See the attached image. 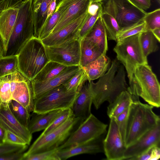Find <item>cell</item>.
Wrapping results in <instances>:
<instances>
[{"mask_svg": "<svg viewBox=\"0 0 160 160\" xmlns=\"http://www.w3.org/2000/svg\"><path fill=\"white\" fill-rule=\"evenodd\" d=\"M89 84L92 103L97 109L105 102H112L122 92L127 90L128 86L125 68L116 58L111 61L109 68L104 75L95 82L89 81Z\"/></svg>", "mask_w": 160, "mask_h": 160, "instance_id": "6da1fadb", "label": "cell"}, {"mask_svg": "<svg viewBox=\"0 0 160 160\" xmlns=\"http://www.w3.org/2000/svg\"><path fill=\"white\" fill-rule=\"evenodd\" d=\"M129 107L125 143L127 147L160 122L159 117L152 110V105L133 99Z\"/></svg>", "mask_w": 160, "mask_h": 160, "instance_id": "7a4b0ae2", "label": "cell"}, {"mask_svg": "<svg viewBox=\"0 0 160 160\" xmlns=\"http://www.w3.org/2000/svg\"><path fill=\"white\" fill-rule=\"evenodd\" d=\"M129 83L127 90L132 95L141 97L153 107H160L159 83L148 63L136 68Z\"/></svg>", "mask_w": 160, "mask_h": 160, "instance_id": "3957f363", "label": "cell"}, {"mask_svg": "<svg viewBox=\"0 0 160 160\" xmlns=\"http://www.w3.org/2000/svg\"><path fill=\"white\" fill-rule=\"evenodd\" d=\"M33 0H24L18 13L3 56L17 55L25 43L34 37Z\"/></svg>", "mask_w": 160, "mask_h": 160, "instance_id": "277c9868", "label": "cell"}, {"mask_svg": "<svg viewBox=\"0 0 160 160\" xmlns=\"http://www.w3.org/2000/svg\"><path fill=\"white\" fill-rule=\"evenodd\" d=\"M17 56L19 72L31 81L49 61L45 46L34 36L25 43Z\"/></svg>", "mask_w": 160, "mask_h": 160, "instance_id": "5b68a950", "label": "cell"}, {"mask_svg": "<svg viewBox=\"0 0 160 160\" xmlns=\"http://www.w3.org/2000/svg\"><path fill=\"white\" fill-rule=\"evenodd\" d=\"M140 33L126 38L117 42L113 48L117 59L123 66L129 82L136 68L139 65L148 63L140 41Z\"/></svg>", "mask_w": 160, "mask_h": 160, "instance_id": "8992f818", "label": "cell"}, {"mask_svg": "<svg viewBox=\"0 0 160 160\" xmlns=\"http://www.w3.org/2000/svg\"><path fill=\"white\" fill-rule=\"evenodd\" d=\"M82 121L80 119L75 118L73 115L50 132L43 135H40L28 151L24 153L23 158L30 154L59 147L67 140L79 122Z\"/></svg>", "mask_w": 160, "mask_h": 160, "instance_id": "52a82bcc", "label": "cell"}, {"mask_svg": "<svg viewBox=\"0 0 160 160\" xmlns=\"http://www.w3.org/2000/svg\"><path fill=\"white\" fill-rule=\"evenodd\" d=\"M79 92L68 91L63 85L58 86L34 100L32 112L41 114L71 108Z\"/></svg>", "mask_w": 160, "mask_h": 160, "instance_id": "ba28073f", "label": "cell"}, {"mask_svg": "<svg viewBox=\"0 0 160 160\" xmlns=\"http://www.w3.org/2000/svg\"><path fill=\"white\" fill-rule=\"evenodd\" d=\"M108 125L99 120L92 113L71 134L59 150L83 143L105 135Z\"/></svg>", "mask_w": 160, "mask_h": 160, "instance_id": "9c48e42d", "label": "cell"}, {"mask_svg": "<svg viewBox=\"0 0 160 160\" xmlns=\"http://www.w3.org/2000/svg\"><path fill=\"white\" fill-rule=\"evenodd\" d=\"M45 46L49 61L67 67L80 66L79 39L71 40L56 46Z\"/></svg>", "mask_w": 160, "mask_h": 160, "instance_id": "30bf717a", "label": "cell"}, {"mask_svg": "<svg viewBox=\"0 0 160 160\" xmlns=\"http://www.w3.org/2000/svg\"><path fill=\"white\" fill-rule=\"evenodd\" d=\"M23 1L0 0V36L4 47V54Z\"/></svg>", "mask_w": 160, "mask_h": 160, "instance_id": "8fae6325", "label": "cell"}, {"mask_svg": "<svg viewBox=\"0 0 160 160\" xmlns=\"http://www.w3.org/2000/svg\"><path fill=\"white\" fill-rule=\"evenodd\" d=\"M103 152L108 160H123L127 148L115 118L110 119L107 133L103 141Z\"/></svg>", "mask_w": 160, "mask_h": 160, "instance_id": "7c38bea8", "label": "cell"}, {"mask_svg": "<svg viewBox=\"0 0 160 160\" xmlns=\"http://www.w3.org/2000/svg\"><path fill=\"white\" fill-rule=\"evenodd\" d=\"M88 16L87 11L84 14L61 29L41 40L42 42L45 46H51L57 45L71 40L79 39L80 30Z\"/></svg>", "mask_w": 160, "mask_h": 160, "instance_id": "4fadbf2b", "label": "cell"}, {"mask_svg": "<svg viewBox=\"0 0 160 160\" xmlns=\"http://www.w3.org/2000/svg\"><path fill=\"white\" fill-rule=\"evenodd\" d=\"M116 19L120 29L143 20L146 12L128 0H112Z\"/></svg>", "mask_w": 160, "mask_h": 160, "instance_id": "5bb4252c", "label": "cell"}, {"mask_svg": "<svg viewBox=\"0 0 160 160\" xmlns=\"http://www.w3.org/2000/svg\"><path fill=\"white\" fill-rule=\"evenodd\" d=\"M160 122L147 131L136 141L127 147L125 152L123 160H129L137 156L151 147L160 145Z\"/></svg>", "mask_w": 160, "mask_h": 160, "instance_id": "9a60e30c", "label": "cell"}, {"mask_svg": "<svg viewBox=\"0 0 160 160\" xmlns=\"http://www.w3.org/2000/svg\"><path fill=\"white\" fill-rule=\"evenodd\" d=\"M0 125L6 130L9 131L22 138L28 145L30 144L32 134L14 116L9 103H2L0 106Z\"/></svg>", "mask_w": 160, "mask_h": 160, "instance_id": "2e32d148", "label": "cell"}, {"mask_svg": "<svg viewBox=\"0 0 160 160\" xmlns=\"http://www.w3.org/2000/svg\"><path fill=\"white\" fill-rule=\"evenodd\" d=\"M80 66L68 67L55 77L42 82L31 81L34 100L48 92L62 85L80 69Z\"/></svg>", "mask_w": 160, "mask_h": 160, "instance_id": "e0dca14e", "label": "cell"}, {"mask_svg": "<svg viewBox=\"0 0 160 160\" xmlns=\"http://www.w3.org/2000/svg\"><path fill=\"white\" fill-rule=\"evenodd\" d=\"M105 135L89 141L68 148L59 150L57 153L60 160L82 154L103 152V141Z\"/></svg>", "mask_w": 160, "mask_h": 160, "instance_id": "ac0fdd59", "label": "cell"}, {"mask_svg": "<svg viewBox=\"0 0 160 160\" xmlns=\"http://www.w3.org/2000/svg\"><path fill=\"white\" fill-rule=\"evenodd\" d=\"M92 103V97L89 81H87L79 91L71 109L75 118L82 121L87 118L91 114V108Z\"/></svg>", "mask_w": 160, "mask_h": 160, "instance_id": "d6986e66", "label": "cell"}, {"mask_svg": "<svg viewBox=\"0 0 160 160\" xmlns=\"http://www.w3.org/2000/svg\"><path fill=\"white\" fill-rule=\"evenodd\" d=\"M68 7L61 16L52 33L61 29L86 13L92 0H67ZM50 35V34H49Z\"/></svg>", "mask_w": 160, "mask_h": 160, "instance_id": "ffe728a7", "label": "cell"}, {"mask_svg": "<svg viewBox=\"0 0 160 160\" xmlns=\"http://www.w3.org/2000/svg\"><path fill=\"white\" fill-rule=\"evenodd\" d=\"M12 99L18 102L30 112H33L34 99L31 81L26 78L18 82L12 93Z\"/></svg>", "mask_w": 160, "mask_h": 160, "instance_id": "44dd1931", "label": "cell"}, {"mask_svg": "<svg viewBox=\"0 0 160 160\" xmlns=\"http://www.w3.org/2000/svg\"><path fill=\"white\" fill-rule=\"evenodd\" d=\"M101 17L105 27L108 39L116 42V35L120 29L116 19L112 0L102 2Z\"/></svg>", "mask_w": 160, "mask_h": 160, "instance_id": "7402d4cb", "label": "cell"}, {"mask_svg": "<svg viewBox=\"0 0 160 160\" xmlns=\"http://www.w3.org/2000/svg\"><path fill=\"white\" fill-rule=\"evenodd\" d=\"M84 38L95 46L102 54H106L108 50V38L101 16Z\"/></svg>", "mask_w": 160, "mask_h": 160, "instance_id": "603a6c76", "label": "cell"}, {"mask_svg": "<svg viewBox=\"0 0 160 160\" xmlns=\"http://www.w3.org/2000/svg\"><path fill=\"white\" fill-rule=\"evenodd\" d=\"M111 63V59L106 54H103L82 68L88 81H93L104 75L108 70Z\"/></svg>", "mask_w": 160, "mask_h": 160, "instance_id": "cb8c5ba5", "label": "cell"}, {"mask_svg": "<svg viewBox=\"0 0 160 160\" xmlns=\"http://www.w3.org/2000/svg\"><path fill=\"white\" fill-rule=\"evenodd\" d=\"M52 0H33L32 10L34 37L38 38L41 29L46 22L50 4Z\"/></svg>", "mask_w": 160, "mask_h": 160, "instance_id": "d4e9b609", "label": "cell"}, {"mask_svg": "<svg viewBox=\"0 0 160 160\" xmlns=\"http://www.w3.org/2000/svg\"><path fill=\"white\" fill-rule=\"evenodd\" d=\"M63 110H56L43 113H34L30 119L28 129L32 134L45 129Z\"/></svg>", "mask_w": 160, "mask_h": 160, "instance_id": "484cf974", "label": "cell"}, {"mask_svg": "<svg viewBox=\"0 0 160 160\" xmlns=\"http://www.w3.org/2000/svg\"><path fill=\"white\" fill-rule=\"evenodd\" d=\"M133 100L132 95L127 90L122 92L109 104L107 113L110 118H115L130 107Z\"/></svg>", "mask_w": 160, "mask_h": 160, "instance_id": "4316f807", "label": "cell"}, {"mask_svg": "<svg viewBox=\"0 0 160 160\" xmlns=\"http://www.w3.org/2000/svg\"><path fill=\"white\" fill-rule=\"evenodd\" d=\"M102 10V2L92 0L87 10L88 16L82 27L78 36L81 40L90 31L98 18L101 16Z\"/></svg>", "mask_w": 160, "mask_h": 160, "instance_id": "83f0119b", "label": "cell"}, {"mask_svg": "<svg viewBox=\"0 0 160 160\" xmlns=\"http://www.w3.org/2000/svg\"><path fill=\"white\" fill-rule=\"evenodd\" d=\"M102 54L99 49L86 38L80 40V66L81 67H84Z\"/></svg>", "mask_w": 160, "mask_h": 160, "instance_id": "f1b7e54d", "label": "cell"}, {"mask_svg": "<svg viewBox=\"0 0 160 160\" xmlns=\"http://www.w3.org/2000/svg\"><path fill=\"white\" fill-rule=\"evenodd\" d=\"M67 67L49 61L31 81L39 82L48 80L59 74Z\"/></svg>", "mask_w": 160, "mask_h": 160, "instance_id": "f546056e", "label": "cell"}, {"mask_svg": "<svg viewBox=\"0 0 160 160\" xmlns=\"http://www.w3.org/2000/svg\"><path fill=\"white\" fill-rule=\"evenodd\" d=\"M140 41L143 52L147 57L159 48V43L151 30H147L140 33Z\"/></svg>", "mask_w": 160, "mask_h": 160, "instance_id": "4dcf8cb0", "label": "cell"}, {"mask_svg": "<svg viewBox=\"0 0 160 160\" xmlns=\"http://www.w3.org/2000/svg\"><path fill=\"white\" fill-rule=\"evenodd\" d=\"M18 71L17 55L0 57V78Z\"/></svg>", "mask_w": 160, "mask_h": 160, "instance_id": "1f68e13d", "label": "cell"}, {"mask_svg": "<svg viewBox=\"0 0 160 160\" xmlns=\"http://www.w3.org/2000/svg\"><path fill=\"white\" fill-rule=\"evenodd\" d=\"M64 12L63 9L56 6L54 12L41 29L38 38L41 40L50 34Z\"/></svg>", "mask_w": 160, "mask_h": 160, "instance_id": "d6a6232c", "label": "cell"}, {"mask_svg": "<svg viewBox=\"0 0 160 160\" xmlns=\"http://www.w3.org/2000/svg\"><path fill=\"white\" fill-rule=\"evenodd\" d=\"M9 105L11 111L15 117L21 124L28 128L30 119V112L14 100H12Z\"/></svg>", "mask_w": 160, "mask_h": 160, "instance_id": "836d02e7", "label": "cell"}, {"mask_svg": "<svg viewBox=\"0 0 160 160\" xmlns=\"http://www.w3.org/2000/svg\"><path fill=\"white\" fill-rule=\"evenodd\" d=\"M88 81L84 71L82 68L62 85L69 91H79L84 84Z\"/></svg>", "mask_w": 160, "mask_h": 160, "instance_id": "e575fe53", "label": "cell"}, {"mask_svg": "<svg viewBox=\"0 0 160 160\" xmlns=\"http://www.w3.org/2000/svg\"><path fill=\"white\" fill-rule=\"evenodd\" d=\"M145 31L146 25L143 20L132 25L121 28L117 34L116 42Z\"/></svg>", "mask_w": 160, "mask_h": 160, "instance_id": "d590c367", "label": "cell"}, {"mask_svg": "<svg viewBox=\"0 0 160 160\" xmlns=\"http://www.w3.org/2000/svg\"><path fill=\"white\" fill-rule=\"evenodd\" d=\"M12 74L0 78V96L2 103H9L12 100Z\"/></svg>", "mask_w": 160, "mask_h": 160, "instance_id": "8d00e7d4", "label": "cell"}, {"mask_svg": "<svg viewBox=\"0 0 160 160\" xmlns=\"http://www.w3.org/2000/svg\"><path fill=\"white\" fill-rule=\"evenodd\" d=\"M73 113L71 108L63 110L57 116L40 135H45L56 129L72 116Z\"/></svg>", "mask_w": 160, "mask_h": 160, "instance_id": "74e56055", "label": "cell"}, {"mask_svg": "<svg viewBox=\"0 0 160 160\" xmlns=\"http://www.w3.org/2000/svg\"><path fill=\"white\" fill-rule=\"evenodd\" d=\"M143 20L145 23L146 30L160 28V9L146 12Z\"/></svg>", "mask_w": 160, "mask_h": 160, "instance_id": "f35d334b", "label": "cell"}, {"mask_svg": "<svg viewBox=\"0 0 160 160\" xmlns=\"http://www.w3.org/2000/svg\"><path fill=\"white\" fill-rule=\"evenodd\" d=\"M58 147L54 149L35 153L24 157L22 160H60L57 153Z\"/></svg>", "mask_w": 160, "mask_h": 160, "instance_id": "ab89813d", "label": "cell"}, {"mask_svg": "<svg viewBox=\"0 0 160 160\" xmlns=\"http://www.w3.org/2000/svg\"><path fill=\"white\" fill-rule=\"evenodd\" d=\"M160 158V145L153 146L141 154L130 160H158Z\"/></svg>", "mask_w": 160, "mask_h": 160, "instance_id": "60d3db41", "label": "cell"}, {"mask_svg": "<svg viewBox=\"0 0 160 160\" xmlns=\"http://www.w3.org/2000/svg\"><path fill=\"white\" fill-rule=\"evenodd\" d=\"M129 108V107L115 118L121 135L124 142Z\"/></svg>", "mask_w": 160, "mask_h": 160, "instance_id": "b9f144b4", "label": "cell"}, {"mask_svg": "<svg viewBox=\"0 0 160 160\" xmlns=\"http://www.w3.org/2000/svg\"><path fill=\"white\" fill-rule=\"evenodd\" d=\"M28 145H20L3 143H0V156L12 152H24L28 147Z\"/></svg>", "mask_w": 160, "mask_h": 160, "instance_id": "7bdbcfd3", "label": "cell"}, {"mask_svg": "<svg viewBox=\"0 0 160 160\" xmlns=\"http://www.w3.org/2000/svg\"><path fill=\"white\" fill-rule=\"evenodd\" d=\"M3 142L17 145H27L23 139L8 130L5 131Z\"/></svg>", "mask_w": 160, "mask_h": 160, "instance_id": "ee69618b", "label": "cell"}, {"mask_svg": "<svg viewBox=\"0 0 160 160\" xmlns=\"http://www.w3.org/2000/svg\"><path fill=\"white\" fill-rule=\"evenodd\" d=\"M24 153L18 151L7 153L0 156V160H22Z\"/></svg>", "mask_w": 160, "mask_h": 160, "instance_id": "f6af8a7d", "label": "cell"}, {"mask_svg": "<svg viewBox=\"0 0 160 160\" xmlns=\"http://www.w3.org/2000/svg\"><path fill=\"white\" fill-rule=\"evenodd\" d=\"M128 0L138 8L144 11L149 9L151 4V0Z\"/></svg>", "mask_w": 160, "mask_h": 160, "instance_id": "bcb514c9", "label": "cell"}, {"mask_svg": "<svg viewBox=\"0 0 160 160\" xmlns=\"http://www.w3.org/2000/svg\"><path fill=\"white\" fill-rule=\"evenodd\" d=\"M56 0H52L48 8L46 21L54 12L56 8Z\"/></svg>", "mask_w": 160, "mask_h": 160, "instance_id": "7dc6e473", "label": "cell"}, {"mask_svg": "<svg viewBox=\"0 0 160 160\" xmlns=\"http://www.w3.org/2000/svg\"><path fill=\"white\" fill-rule=\"evenodd\" d=\"M153 34L159 42L160 41V28H156L151 30Z\"/></svg>", "mask_w": 160, "mask_h": 160, "instance_id": "c3c4849f", "label": "cell"}, {"mask_svg": "<svg viewBox=\"0 0 160 160\" xmlns=\"http://www.w3.org/2000/svg\"><path fill=\"white\" fill-rule=\"evenodd\" d=\"M6 130L0 125V143H3Z\"/></svg>", "mask_w": 160, "mask_h": 160, "instance_id": "681fc988", "label": "cell"}, {"mask_svg": "<svg viewBox=\"0 0 160 160\" xmlns=\"http://www.w3.org/2000/svg\"><path fill=\"white\" fill-rule=\"evenodd\" d=\"M5 52V48L4 44L0 36V57L3 56Z\"/></svg>", "mask_w": 160, "mask_h": 160, "instance_id": "f907efd6", "label": "cell"}, {"mask_svg": "<svg viewBox=\"0 0 160 160\" xmlns=\"http://www.w3.org/2000/svg\"><path fill=\"white\" fill-rule=\"evenodd\" d=\"M93 1L96 2H102L105 1H106L108 0H92Z\"/></svg>", "mask_w": 160, "mask_h": 160, "instance_id": "816d5d0a", "label": "cell"}, {"mask_svg": "<svg viewBox=\"0 0 160 160\" xmlns=\"http://www.w3.org/2000/svg\"><path fill=\"white\" fill-rule=\"evenodd\" d=\"M62 0H56L57 5L58 4V3Z\"/></svg>", "mask_w": 160, "mask_h": 160, "instance_id": "f5cc1de1", "label": "cell"}, {"mask_svg": "<svg viewBox=\"0 0 160 160\" xmlns=\"http://www.w3.org/2000/svg\"><path fill=\"white\" fill-rule=\"evenodd\" d=\"M2 103V102L1 97L0 96V106L1 105Z\"/></svg>", "mask_w": 160, "mask_h": 160, "instance_id": "db71d44e", "label": "cell"}, {"mask_svg": "<svg viewBox=\"0 0 160 160\" xmlns=\"http://www.w3.org/2000/svg\"><path fill=\"white\" fill-rule=\"evenodd\" d=\"M157 2L159 3H160V0H156Z\"/></svg>", "mask_w": 160, "mask_h": 160, "instance_id": "11a10c76", "label": "cell"}]
</instances>
